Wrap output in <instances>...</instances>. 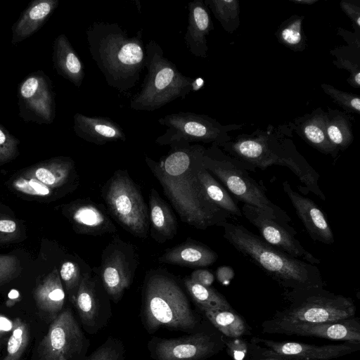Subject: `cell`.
Wrapping results in <instances>:
<instances>
[{"instance_id":"1","label":"cell","mask_w":360,"mask_h":360,"mask_svg":"<svg viewBox=\"0 0 360 360\" xmlns=\"http://www.w3.org/2000/svg\"><path fill=\"white\" fill-rule=\"evenodd\" d=\"M169 146L168 153L159 161L147 156L145 158L165 196L181 220L188 225L201 230L221 226L231 215L210 200L198 176L206 148L184 141Z\"/></svg>"},{"instance_id":"2","label":"cell","mask_w":360,"mask_h":360,"mask_svg":"<svg viewBox=\"0 0 360 360\" xmlns=\"http://www.w3.org/2000/svg\"><path fill=\"white\" fill-rule=\"evenodd\" d=\"M292 131L285 124L265 129H258L251 134H239L220 148L228 155L256 168L264 170L273 165L288 168L307 190L321 200L326 196L319 185V174L297 150L290 139Z\"/></svg>"},{"instance_id":"3","label":"cell","mask_w":360,"mask_h":360,"mask_svg":"<svg viewBox=\"0 0 360 360\" xmlns=\"http://www.w3.org/2000/svg\"><path fill=\"white\" fill-rule=\"evenodd\" d=\"M86 34L91 58L108 85L120 92L134 87L145 68L143 30L129 37L117 22H94Z\"/></svg>"},{"instance_id":"4","label":"cell","mask_w":360,"mask_h":360,"mask_svg":"<svg viewBox=\"0 0 360 360\" xmlns=\"http://www.w3.org/2000/svg\"><path fill=\"white\" fill-rule=\"evenodd\" d=\"M224 238L240 253L287 290L324 287L319 268L265 242L245 226L223 223Z\"/></svg>"},{"instance_id":"5","label":"cell","mask_w":360,"mask_h":360,"mask_svg":"<svg viewBox=\"0 0 360 360\" xmlns=\"http://www.w3.org/2000/svg\"><path fill=\"white\" fill-rule=\"evenodd\" d=\"M141 318L149 333L161 328L193 330L199 320L179 284L160 271L146 276L142 291Z\"/></svg>"},{"instance_id":"6","label":"cell","mask_w":360,"mask_h":360,"mask_svg":"<svg viewBox=\"0 0 360 360\" xmlns=\"http://www.w3.org/2000/svg\"><path fill=\"white\" fill-rule=\"evenodd\" d=\"M285 303L262 323V331L299 323H320L355 317L356 307L351 297L338 295L324 287L287 290Z\"/></svg>"},{"instance_id":"7","label":"cell","mask_w":360,"mask_h":360,"mask_svg":"<svg viewBox=\"0 0 360 360\" xmlns=\"http://www.w3.org/2000/svg\"><path fill=\"white\" fill-rule=\"evenodd\" d=\"M204 167L238 200L259 210L266 216L288 224L290 217L266 195L265 187L250 175L255 169L228 155L217 146L206 148Z\"/></svg>"},{"instance_id":"8","label":"cell","mask_w":360,"mask_h":360,"mask_svg":"<svg viewBox=\"0 0 360 360\" xmlns=\"http://www.w3.org/2000/svg\"><path fill=\"white\" fill-rule=\"evenodd\" d=\"M147 73L139 92L131 98L134 110L153 111L177 98H184L193 89V79L183 75L164 55L154 40L145 45Z\"/></svg>"},{"instance_id":"9","label":"cell","mask_w":360,"mask_h":360,"mask_svg":"<svg viewBox=\"0 0 360 360\" xmlns=\"http://www.w3.org/2000/svg\"><path fill=\"white\" fill-rule=\"evenodd\" d=\"M108 212L133 236L146 238L149 215L144 199L127 171L117 170L102 188Z\"/></svg>"},{"instance_id":"10","label":"cell","mask_w":360,"mask_h":360,"mask_svg":"<svg viewBox=\"0 0 360 360\" xmlns=\"http://www.w3.org/2000/svg\"><path fill=\"white\" fill-rule=\"evenodd\" d=\"M160 124L167 127L155 142L160 146L169 145L180 141L212 143L221 148L231 140L229 132L241 129L244 124H222L207 115L192 112H179L169 114L158 120Z\"/></svg>"},{"instance_id":"11","label":"cell","mask_w":360,"mask_h":360,"mask_svg":"<svg viewBox=\"0 0 360 360\" xmlns=\"http://www.w3.org/2000/svg\"><path fill=\"white\" fill-rule=\"evenodd\" d=\"M89 342L70 308L51 321L39 343L38 360H85Z\"/></svg>"},{"instance_id":"12","label":"cell","mask_w":360,"mask_h":360,"mask_svg":"<svg viewBox=\"0 0 360 360\" xmlns=\"http://www.w3.org/2000/svg\"><path fill=\"white\" fill-rule=\"evenodd\" d=\"M225 337L214 326L177 338L154 337L148 350L154 360H205L225 348Z\"/></svg>"},{"instance_id":"13","label":"cell","mask_w":360,"mask_h":360,"mask_svg":"<svg viewBox=\"0 0 360 360\" xmlns=\"http://www.w3.org/2000/svg\"><path fill=\"white\" fill-rule=\"evenodd\" d=\"M19 116L26 122L51 124L56 118V101L52 81L42 70L28 75L17 89Z\"/></svg>"},{"instance_id":"14","label":"cell","mask_w":360,"mask_h":360,"mask_svg":"<svg viewBox=\"0 0 360 360\" xmlns=\"http://www.w3.org/2000/svg\"><path fill=\"white\" fill-rule=\"evenodd\" d=\"M115 238L103 250L101 277L110 298L117 303L133 282L138 260L131 244Z\"/></svg>"},{"instance_id":"15","label":"cell","mask_w":360,"mask_h":360,"mask_svg":"<svg viewBox=\"0 0 360 360\" xmlns=\"http://www.w3.org/2000/svg\"><path fill=\"white\" fill-rule=\"evenodd\" d=\"M243 216L259 231L261 238L269 245L311 264H319L320 259L308 252L295 238V229L289 225L272 219L259 210L243 204Z\"/></svg>"},{"instance_id":"16","label":"cell","mask_w":360,"mask_h":360,"mask_svg":"<svg viewBox=\"0 0 360 360\" xmlns=\"http://www.w3.org/2000/svg\"><path fill=\"white\" fill-rule=\"evenodd\" d=\"M250 342L259 345L269 352L302 360H331L350 354L360 349V342H356L315 345L300 342L276 341L253 337Z\"/></svg>"},{"instance_id":"17","label":"cell","mask_w":360,"mask_h":360,"mask_svg":"<svg viewBox=\"0 0 360 360\" xmlns=\"http://www.w3.org/2000/svg\"><path fill=\"white\" fill-rule=\"evenodd\" d=\"M266 333L360 342V321L359 318L353 317L320 323H299L276 327Z\"/></svg>"},{"instance_id":"18","label":"cell","mask_w":360,"mask_h":360,"mask_svg":"<svg viewBox=\"0 0 360 360\" xmlns=\"http://www.w3.org/2000/svg\"><path fill=\"white\" fill-rule=\"evenodd\" d=\"M282 185L311 238L326 245H332L335 241L333 233L319 207L310 198L295 191L288 181H285Z\"/></svg>"},{"instance_id":"19","label":"cell","mask_w":360,"mask_h":360,"mask_svg":"<svg viewBox=\"0 0 360 360\" xmlns=\"http://www.w3.org/2000/svg\"><path fill=\"white\" fill-rule=\"evenodd\" d=\"M326 112L318 107L311 112L285 124L316 150L337 158L339 150L330 143L326 129Z\"/></svg>"},{"instance_id":"20","label":"cell","mask_w":360,"mask_h":360,"mask_svg":"<svg viewBox=\"0 0 360 360\" xmlns=\"http://www.w3.org/2000/svg\"><path fill=\"white\" fill-rule=\"evenodd\" d=\"M188 25L184 35L186 47L195 57L207 58V37L214 30L208 8L202 0H194L188 4Z\"/></svg>"},{"instance_id":"21","label":"cell","mask_w":360,"mask_h":360,"mask_svg":"<svg viewBox=\"0 0 360 360\" xmlns=\"http://www.w3.org/2000/svg\"><path fill=\"white\" fill-rule=\"evenodd\" d=\"M73 131L79 138L98 146L127 139L123 129L110 118L79 112L73 117Z\"/></svg>"},{"instance_id":"22","label":"cell","mask_w":360,"mask_h":360,"mask_svg":"<svg viewBox=\"0 0 360 360\" xmlns=\"http://www.w3.org/2000/svg\"><path fill=\"white\" fill-rule=\"evenodd\" d=\"M71 302L75 306L86 331L96 333L101 327L103 312L96 284L89 273L81 279L77 291Z\"/></svg>"},{"instance_id":"23","label":"cell","mask_w":360,"mask_h":360,"mask_svg":"<svg viewBox=\"0 0 360 360\" xmlns=\"http://www.w3.org/2000/svg\"><path fill=\"white\" fill-rule=\"evenodd\" d=\"M58 0H34L21 13L11 27V44L14 46L38 31L57 8Z\"/></svg>"},{"instance_id":"24","label":"cell","mask_w":360,"mask_h":360,"mask_svg":"<svg viewBox=\"0 0 360 360\" xmlns=\"http://www.w3.org/2000/svg\"><path fill=\"white\" fill-rule=\"evenodd\" d=\"M70 217L76 231L83 234L99 236L117 231L105 209L91 201L76 204Z\"/></svg>"},{"instance_id":"25","label":"cell","mask_w":360,"mask_h":360,"mask_svg":"<svg viewBox=\"0 0 360 360\" xmlns=\"http://www.w3.org/2000/svg\"><path fill=\"white\" fill-rule=\"evenodd\" d=\"M217 259L218 255L207 245L194 240H187L166 250L158 258V262L194 268L212 265Z\"/></svg>"},{"instance_id":"26","label":"cell","mask_w":360,"mask_h":360,"mask_svg":"<svg viewBox=\"0 0 360 360\" xmlns=\"http://www.w3.org/2000/svg\"><path fill=\"white\" fill-rule=\"evenodd\" d=\"M52 60L58 75L80 87L84 78V67L65 34H59L53 44Z\"/></svg>"},{"instance_id":"27","label":"cell","mask_w":360,"mask_h":360,"mask_svg":"<svg viewBox=\"0 0 360 360\" xmlns=\"http://www.w3.org/2000/svg\"><path fill=\"white\" fill-rule=\"evenodd\" d=\"M149 207L153 238L158 243L172 239L177 232L176 217L155 188L150 191Z\"/></svg>"},{"instance_id":"28","label":"cell","mask_w":360,"mask_h":360,"mask_svg":"<svg viewBox=\"0 0 360 360\" xmlns=\"http://www.w3.org/2000/svg\"><path fill=\"white\" fill-rule=\"evenodd\" d=\"M37 309L53 321L63 310L65 292L59 277L53 274L35 290Z\"/></svg>"},{"instance_id":"29","label":"cell","mask_w":360,"mask_h":360,"mask_svg":"<svg viewBox=\"0 0 360 360\" xmlns=\"http://www.w3.org/2000/svg\"><path fill=\"white\" fill-rule=\"evenodd\" d=\"M198 176L206 195L215 205L231 216L243 217L241 210L229 192L204 167L202 159L198 168Z\"/></svg>"},{"instance_id":"30","label":"cell","mask_w":360,"mask_h":360,"mask_svg":"<svg viewBox=\"0 0 360 360\" xmlns=\"http://www.w3.org/2000/svg\"><path fill=\"white\" fill-rule=\"evenodd\" d=\"M74 170L73 160L67 157H58L32 167L29 173L37 180L54 188L63 185Z\"/></svg>"},{"instance_id":"31","label":"cell","mask_w":360,"mask_h":360,"mask_svg":"<svg viewBox=\"0 0 360 360\" xmlns=\"http://www.w3.org/2000/svg\"><path fill=\"white\" fill-rule=\"evenodd\" d=\"M326 129L330 143L339 150H346L353 142L354 117L345 112L327 108Z\"/></svg>"},{"instance_id":"32","label":"cell","mask_w":360,"mask_h":360,"mask_svg":"<svg viewBox=\"0 0 360 360\" xmlns=\"http://www.w3.org/2000/svg\"><path fill=\"white\" fill-rule=\"evenodd\" d=\"M201 311L209 322L225 338H239L251 334L250 326L233 307Z\"/></svg>"},{"instance_id":"33","label":"cell","mask_w":360,"mask_h":360,"mask_svg":"<svg viewBox=\"0 0 360 360\" xmlns=\"http://www.w3.org/2000/svg\"><path fill=\"white\" fill-rule=\"evenodd\" d=\"M304 15H292L283 21L275 32L278 41L292 51H304L307 48V37L302 25Z\"/></svg>"},{"instance_id":"34","label":"cell","mask_w":360,"mask_h":360,"mask_svg":"<svg viewBox=\"0 0 360 360\" xmlns=\"http://www.w3.org/2000/svg\"><path fill=\"white\" fill-rule=\"evenodd\" d=\"M184 285L200 310L232 308L226 297L214 288L200 285L190 278L184 280Z\"/></svg>"},{"instance_id":"35","label":"cell","mask_w":360,"mask_h":360,"mask_svg":"<svg viewBox=\"0 0 360 360\" xmlns=\"http://www.w3.org/2000/svg\"><path fill=\"white\" fill-rule=\"evenodd\" d=\"M330 53L335 58L333 64L339 69L347 70L349 76L347 83L356 89L360 88V49L340 45L330 50Z\"/></svg>"},{"instance_id":"36","label":"cell","mask_w":360,"mask_h":360,"mask_svg":"<svg viewBox=\"0 0 360 360\" xmlns=\"http://www.w3.org/2000/svg\"><path fill=\"white\" fill-rule=\"evenodd\" d=\"M215 18L228 33H233L240 25V4L238 0H205Z\"/></svg>"},{"instance_id":"37","label":"cell","mask_w":360,"mask_h":360,"mask_svg":"<svg viewBox=\"0 0 360 360\" xmlns=\"http://www.w3.org/2000/svg\"><path fill=\"white\" fill-rule=\"evenodd\" d=\"M30 340L28 325L20 318L12 322V331L7 342L6 352L3 360H20Z\"/></svg>"},{"instance_id":"38","label":"cell","mask_w":360,"mask_h":360,"mask_svg":"<svg viewBox=\"0 0 360 360\" xmlns=\"http://www.w3.org/2000/svg\"><path fill=\"white\" fill-rule=\"evenodd\" d=\"M321 87L333 103L341 107L347 113L360 114L359 96L336 89L331 84L323 83Z\"/></svg>"},{"instance_id":"39","label":"cell","mask_w":360,"mask_h":360,"mask_svg":"<svg viewBox=\"0 0 360 360\" xmlns=\"http://www.w3.org/2000/svg\"><path fill=\"white\" fill-rule=\"evenodd\" d=\"M85 360H124V349L118 339L109 337Z\"/></svg>"},{"instance_id":"40","label":"cell","mask_w":360,"mask_h":360,"mask_svg":"<svg viewBox=\"0 0 360 360\" xmlns=\"http://www.w3.org/2000/svg\"><path fill=\"white\" fill-rule=\"evenodd\" d=\"M20 140L0 123V165L15 159L19 155Z\"/></svg>"},{"instance_id":"41","label":"cell","mask_w":360,"mask_h":360,"mask_svg":"<svg viewBox=\"0 0 360 360\" xmlns=\"http://www.w3.org/2000/svg\"><path fill=\"white\" fill-rule=\"evenodd\" d=\"M60 275L71 301L77 291L82 277L79 268L75 263L66 261L60 266Z\"/></svg>"},{"instance_id":"42","label":"cell","mask_w":360,"mask_h":360,"mask_svg":"<svg viewBox=\"0 0 360 360\" xmlns=\"http://www.w3.org/2000/svg\"><path fill=\"white\" fill-rule=\"evenodd\" d=\"M225 349L233 360H248L250 353V344L242 337L225 338Z\"/></svg>"},{"instance_id":"43","label":"cell","mask_w":360,"mask_h":360,"mask_svg":"<svg viewBox=\"0 0 360 360\" xmlns=\"http://www.w3.org/2000/svg\"><path fill=\"white\" fill-rule=\"evenodd\" d=\"M19 262L13 256L0 255V285L18 275Z\"/></svg>"},{"instance_id":"44","label":"cell","mask_w":360,"mask_h":360,"mask_svg":"<svg viewBox=\"0 0 360 360\" xmlns=\"http://www.w3.org/2000/svg\"><path fill=\"white\" fill-rule=\"evenodd\" d=\"M340 7L350 19L354 33L360 36V1L342 0Z\"/></svg>"},{"instance_id":"45","label":"cell","mask_w":360,"mask_h":360,"mask_svg":"<svg viewBox=\"0 0 360 360\" xmlns=\"http://www.w3.org/2000/svg\"><path fill=\"white\" fill-rule=\"evenodd\" d=\"M18 190L32 195H46L50 193V188L43 184L35 178L19 179L15 184Z\"/></svg>"},{"instance_id":"46","label":"cell","mask_w":360,"mask_h":360,"mask_svg":"<svg viewBox=\"0 0 360 360\" xmlns=\"http://www.w3.org/2000/svg\"><path fill=\"white\" fill-rule=\"evenodd\" d=\"M250 353L248 360H302L292 357L280 356L266 350L263 347L251 343Z\"/></svg>"},{"instance_id":"47","label":"cell","mask_w":360,"mask_h":360,"mask_svg":"<svg viewBox=\"0 0 360 360\" xmlns=\"http://www.w3.org/2000/svg\"><path fill=\"white\" fill-rule=\"evenodd\" d=\"M192 281L207 287H211L214 281L213 274L207 269H197L189 277Z\"/></svg>"},{"instance_id":"48","label":"cell","mask_w":360,"mask_h":360,"mask_svg":"<svg viewBox=\"0 0 360 360\" xmlns=\"http://www.w3.org/2000/svg\"><path fill=\"white\" fill-rule=\"evenodd\" d=\"M337 34L347 43V46L360 49V36L356 35L354 32L339 27L337 28Z\"/></svg>"},{"instance_id":"49","label":"cell","mask_w":360,"mask_h":360,"mask_svg":"<svg viewBox=\"0 0 360 360\" xmlns=\"http://www.w3.org/2000/svg\"><path fill=\"white\" fill-rule=\"evenodd\" d=\"M233 276V270L229 266H220L217 271V278L221 283L229 282Z\"/></svg>"},{"instance_id":"50","label":"cell","mask_w":360,"mask_h":360,"mask_svg":"<svg viewBox=\"0 0 360 360\" xmlns=\"http://www.w3.org/2000/svg\"><path fill=\"white\" fill-rule=\"evenodd\" d=\"M16 230V224L12 220H0V231L4 233H13Z\"/></svg>"},{"instance_id":"51","label":"cell","mask_w":360,"mask_h":360,"mask_svg":"<svg viewBox=\"0 0 360 360\" xmlns=\"http://www.w3.org/2000/svg\"><path fill=\"white\" fill-rule=\"evenodd\" d=\"M295 4L310 6L319 1V0H289Z\"/></svg>"},{"instance_id":"52","label":"cell","mask_w":360,"mask_h":360,"mask_svg":"<svg viewBox=\"0 0 360 360\" xmlns=\"http://www.w3.org/2000/svg\"><path fill=\"white\" fill-rule=\"evenodd\" d=\"M3 334H4V331L0 330V340L3 336Z\"/></svg>"}]
</instances>
